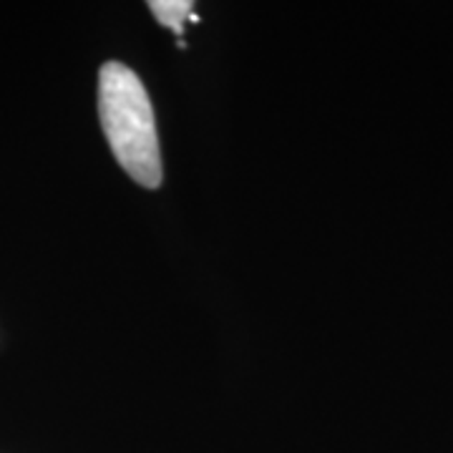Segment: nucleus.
Returning <instances> with one entry per match:
<instances>
[{
	"label": "nucleus",
	"instance_id": "f257e3e1",
	"mask_svg": "<svg viewBox=\"0 0 453 453\" xmlns=\"http://www.w3.org/2000/svg\"><path fill=\"white\" fill-rule=\"evenodd\" d=\"M98 121L121 169L144 189H159L164 164L151 98L121 61H106L98 71Z\"/></svg>",
	"mask_w": 453,
	"mask_h": 453
},
{
	"label": "nucleus",
	"instance_id": "f03ea898",
	"mask_svg": "<svg viewBox=\"0 0 453 453\" xmlns=\"http://www.w3.org/2000/svg\"><path fill=\"white\" fill-rule=\"evenodd\" d=\"M149 11L154 13V18L162 23L164 28H169V31L174 33L184 31V20L187 18L196 20V16L192 13L195 11L192 0H154V3H149Z\"/></svg>",
	"mask_w": 453,
	"mask_h": 453
}]
</instances>
